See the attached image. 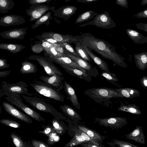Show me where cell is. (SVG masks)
<instances>
[{
	"instance_id": "cell-16",
	"label": "cell",
	"mask_w": 147,
	"mask_h": 147,
	"mask_svg": "<svg viewBox=\"0 0 147 147\" xmlns=\"http://www.w3.org/2000/svg\"><path fill=\"white\" fill-rule=\"evenodd\" d=\"M25 22L24 18L19 15H6L0 18V25L3 26L19 25Z\"/></svg>"
},
{
	"instance_id": "cell-30",
	"label": "cell",
	"mask_w": 147,
	"mask_h": 147,
	"mask_svg": "<svg viewBox=\"0 0 147 147\" xmlns=\"http://www.w3.org/2000/svg\"><path fill=\"white\" fill-rule=\"evenodd\" d=\"M25 48L20 44L13 43H0V49L6 50L13 54L20 52Z\"/></svg>"
},
{
	"instance_id": "cell-52",
	"label": "cell",
	"mask_w": 147,
	"mask_h": 147,
	"mask_svg": "<svg viewBox=\"0 0 147 147\" xmlns=\"http://www.w3.org/2000/svg\"><path fill=\"white\" fill-rule=\"evenodd\" d=\"M141 84L144 88H147V76H143L140 79Z\"/></svg>"
},
{
	"instance_id": "cell-47",
	"label": "cell",
	"mask_w": 147,
	"mask_h": 147,
	"mask_svg": "<svg viewBox=\"0 0 147 147\" xmlns=\"http://www.w3.org/2000/svg\"><path fill=\"white\" fill-rule=\"evenodd\" d=\"M41 41V45L44 49H48L52 47L56 46L59 44H54L49 43L45 41Z\"/></svg>"
},
{
	"instance_id": "cell-19",
	"label": "cell",
	"mask_w": 147,
	"mask_h": 147,
	"mask_svg": "<svg viewBox=\"0 0 147 147\" xmlns=\"http://www.w3.org/2000/svg\"><path fill=\"white\" fill-rule=\"evenodd\" d=\"M80 44L82 48L86 52L90 58L100 69L108 73L110 72L109 70L107 64L104 60L94 54L92 51V50L90 48L81 43Z\"/></svg>"
},
{
	"instance_id": "cell-18",
	"label": "cell",
	"mask_w": 147,
	"mask_h": 147,
	"mask_svg": "<svg viewBox=\"0 0 147 147\" xmlns=\"http://www.w3.org/2000/svg\"><path fill=\"white\" fill-rule=\"evenodd\" d=\"M40 78L44 82L50 84L59 91L64 88V84L62 81L64 80V78L62 76L55 74L50 76H41Z\"/></svg>"
},
{
	"instance_id": "cell-58",
	"label": "cell",
	"mask_w": 147,
	"mask_h": 147,
	"mask_svg": "<svg viewBox=\"0 0 147 147\" xmlns=\"http://www.w3.org/2000/svg\"><path fill=\"white\" fill-rule=\"evenodd\" d=\"M147 4V0H142L141 1V5H142Z\"/></svg>"
},
{
	"instance_id": "cell-32",
	"label": "cell",
	"mask_w": 147,
	"mask_h": 147,
	"mask_svg": "<svg viewBox=\"0 0 147 147\" xmlns=\"http://www.w3.org/2000/svg\"><path fill=\"white\" fill-rule=\"evenodd\" d=\"M98 14L96 12L92 10L85 11L78 16L76 20L75 23L78 24L85 21H89L94 18V16Z\"/></svg>"
},
{
	"instance_id": "cell-11",
	"label": "cell",
	"mask_w": 147,
	"mask_h": 147,
	"mask_svg": "<svg viewBox=\"0 0 147 147\" xmlns=\"http://www.w3.org/2000/svg\"><path fill=\"white\" fill-rule=\"evenodd\" d=\"M55 6L51 7L44 4H36L32 5L26 10L27 15L30 16V22L36 20L49 10L55 9Z\"/></svg>"
},
{
	"instance_id": "cell-36",
	"label": "cell",
	"mask_w": 147,
	"mask_h": 147,
	"mask_svg": "<svg viewBox=\"0 0 147 147\" xmlns=\"http://www.w3.org/2000/svg\"><path fill=\"white\" fill-rule=\"evenodd\" d=\"M107 144L112 147H140L129 142L114 139L112 142H108Z\"/></svg>"
},
{
	"instance_id": "cell-49",
	"label": "cell",
	"mask_w": 147,
	"mask_h": 147,
	"mask_svg": "<svg viewBox=\"0 0 147 147\" xmlns=\"http://www.w3.org/2000/svg\"><path fill=\"white\" fill-rule=\"evenodd\" d=\"M138 18H147V9L140 11L134 15Z\"/></svg>"
},
{
	"instance_id": "cell-26",
	"label": "cell",
	"mask_w": 147,
	"mask_h": 147,
	"mask_svg": "<svg viewBox=\"0 0 147 147\" xmlns=\"http://www.w3.org/2000/svg\"><path fill=\"white\" fill-rule=\"evenodd\" d=\"M134 57L136 67L140 70H145L147 68V52L134 54Z\"/></svg>"
},
{
	"instance_id": "cell-22",
	"label": "cell",
	"mask_w": 147,
	"mask_h": 147,
	"mask_svg": "<svg viewBox=\"0 0 147 147\" xmlns=\"http://www.w3.org/2000/svg\"><path fill=\"white\" fill-rule=\"evenodd\" d=\"M64 90L67 95V98L71 102L73 106L76 108L80 109L81 107L80 103L78 101V98L75 91L71 86L66 81L64 82Z\"/></svg>"
},
{
	"instance_id": "cell-6",
	"label": "cell",
	"mask_w": 147,
	"mask_h": 147,
	"mask_svg": "<svg viewBox=\"0 0 147 147\" xmlns=\"http://www.w3.org/2000/svg\"><path fill=\"white\" fill-rule=\"evenodd\" d=\"M95 26L98 28L109 29L116 26V24L112 19L109 12L105 11L103 13L98 14L94 17V20L85 24L79 25L84 27L89 25Z\"/></svg>"
},
{
	"instance_id": "cell-50",
	"label": "cell",
	"mask_w": 147,
	"mask_h": 147,
	"mask_svg": "<svg viewBox=\"0 0 147 147\" xmlns=\"http://www.w3.org/2000/svg\"><path fill=\"white\" fill-rule=\"evenodd\" d=\"M128 3L127 0H116V3L117 5H120L125 9L128 8Z\"/></svg>"
},
{
	"instance_id": "cell-31",
	"label": "cell",
	"mask_w": 147,
	"mask_h": 147,
	"mask_svg": "<svg viewBox=\"0 0 147 147\" xmlns=\"http://www.w3.org/2000/svg\"><path fill=\"white\" fill-rule=\"evenodd\" d=\"M22 66L20 69V72L22 74L34 73L38 70L35 65L27 61L22 63Z\"/></svg>"
},
{
	"instance_id": "cell-4",
	"label": "cell",
	"mask_w": 147,
	"mask_h": 147,
	"mask_svg": "<svg viewBox=\"0 0 147 147\" xmlns=\"http://www.w3.org/2000/svg\"><path fill=\"white\" fill-rule=\"evenodd\" d=\"M39 94L58 101H64V96L59 91L48 83L38 81H35L30 84Z\"/></svg>"
},
{
	"instance_id": "cell-48",
	"label": "cell",
	"mask_w": 147,
	"mask_h": 147,
	"mask_svg": "<svg viewBox=\"0 0 147 147\" xmlns=\"http://www.w3.org/2000/svg\"><path fill=\"white\" fill-rule=\"evenodd\" d=\"M135 25L137 29L147 32V24L144 23H136Z\"/></svg>"
},
{
	"instance_id": "cell-38",
	"label": "cell",
	"mask_w": 147,
	"mask_h": 147,
	"mask_svg": "<svg viewBox=\"0 0 147 147\" xmlns=\"http://www.w3.org/2000/svg\"><path fill=\"white\" fill-rule=\"evenodd\" d=\"M15 3L12 0H0V12L7 13L14 7Z\"/></svg>"
},
{
	"instance_id": "cell-59",
	"label": "cell",
	"mask_w": 147,
	"mask_h": 147,
	"mask_svg": "<svg viewBox=\"0 0 147 147\" xmlns=\"http://www.w3.org/2000/svg\"><path fill=\"white\" fill-rule=\"evenodd\" d=\"M2 90H0V99L1 98V96H2Z\"/></svg>"
},
{
	"instance_id": "cell-1",
	"label": "cell",
	"mask_w": 147,
	"mask_h": 147,
	"mask_svg": "<svg viewBox=\"0 0 147 147\" xmlns=\"http://www.w3.org/2000/svg\"><path fill=\"white\" fill-rule=\"evenodd\" d=\"M78 36L80 42L105 58L111 60L123 68L127 67L125 58L115 51L114 47L104 40L98 38L89 33L82 34Z\"/></svg>"
},
{
	"instance_id": "cell-46",
	"label": "cell",
	"mask_w": 147,
	"mask_h": 147,
	"mask_svg": "<svg viewBox=\"0 0 147 147\" xmlns=\"http://www.w3.org/2000/svg\"><path fill=\"white\" fill-rule=\"evenodd\" d=\"M55 0H29L28 3L31 5L36 4H42L44 3H49Z\"/></svg>"
},
{
	"instance_id": "cell-29",
	"label": "cell",
	"mask_w": 147,
	"mask_h": 147,
	"mask_svg": "<svg viewBox=\"0 0 147 147\" xmlns=\"http://www.w3.org/2000/svg\"><path fill=\"white\" fill-rule=\"evenodd\" d=\"M119 111H121L139 115L141 113V111L138 106L134 104L127 103L124 104L121 103L118 109Z\"/></svg>"
},
{
	"instance_id": "cell-13",
	"label": "cell",
	"mask_w": 147,
	"mask_h": 147,
	"mask_svg": "<svg viewBox=\"0 0 147 147\" xmlns=\"http://www.w3.org/2000/svg\"><path fill=\"white\" fill-rule=\"evenodd\" d=\"M69 122L73 127L81 130L86 134L92 140L100 144H101L103 142L105 137L101 135L99 133L93 129H91L84 125L79 124L77 123L72 122L69 120V122L67 120H65Z\"/></svg>"
},
{
	"instance_id": "cell-27",
	"label": "cell",
	"mask_w": 147,
	"mask_h": 147,
	"mask_svg": "<svg viewBox=\"0 0 147 147\" xmlns=\"http://www.w3.org/2000/svg\"><path fill=\"white\" fill-rule=\"evenodd\" d=\"M115 90L120 93L124 97L131 99L138 97L140 94L138 90L131 88H119L115 89Z\"/></svg>"
},
{
	"instance_id": "cell-28",
	"label": "cell",
	"mask_w": 147,
	"mask_h": 147,
	"mask_svg": "<svg viewBox=\"0 0 147 147\" xmlns=\"http://www.w3.org/2000/svg\"><path fill=\"white\" fill-rule=\"evenodd\" d=\"M51 12L48 11L42 16L36 20L34 24L31 25L33 29H35L39 26L44 24L48 26L50 24V20L53 19Z\"/></svg>"
},
{
	"instance_id": "cell-39",
	"label": "cell",
	"mask_w": 147,
	"mask_h": 147,
	"mask_svg": "<svg viewBox=\"0 0 147 147\" xmlns=\"http://www.w3.org/2000/svg\"><path fill=\"white\" fill-rule=\"evenodd\" d=\"M100 76L105 78L108 81L111 83L115 86L119 87H121L122 86L117 84L119 80L116 77V75L115 73H108L104 71L100 74Z\"/></svg>"
},
{
	"instance_id": "cell-34",
	"label": "cell",
	"mask_w": 147,
	"mask_h": 147,
	"mask_svg": "<svg viewBox=\"0 0 147 147\" xmlns=\"http://www.w3.org/2000/svg\"><path fill=\"white\" fill-rule=\"evenodd\" d=\"M75 132V135L71 140L65 145L66 147H74L84 143H88L84 137L77 132Z\"/></svg>"
},
{
	"instance_id": "cell-42",
	"label": "cell",
	"mask_w": 147,
	"mask_h": 147,
	"mask_svg": "<svg viewBox=\"0 0 147 147\" xmlns=\"http://www.w3.org/2000/svg\"><path fill=\"white\" fill-rule=\"evenodd\" d=\"M48 137L47 142L48 144L50 145H54L60 139L59 136L56 132L52 133Z\"/></svg>"
},
{
	"instance_id": "cell-51",
	"label": "cell",
	"mask_w": 147,
	"mask_h": 147,
	"mask_svg": "<svg viewBox=\"0 0 147 147\" xmlns=\"http://www.w3.org/2000/svg\"><path fill=\"white\" fill-rule=\"evenodd\" d=\"M7 62V60L0 58V69L7 68L9 66V65Z\"/></svg>"
},
{
	"instance_id": "cell-41",
	"label": "cell",
	"mask_w": 147,
	"mask_h": 147,
	"mask_svg": "<svg viewBox=\"0 0 147 147\" xmlns=\"http://www.w3.org/2000/svg\"><path fill=\"white\" fill-rule=\"evenodd\" d=\"M0 122L2 124L10 127L19 128L21 127V125L19 123L12 119H1L0 120Z\"/></svg>"
},
{
	"instance_id": "cell-57",
	"label": "cell",
	"mask_w": 147,
	"mask_h": 147,
	"mask_svg": "<svg viewBox=\"0 0 147 147\" xmlns=\"http://www.w3.org/2000/svg\"><path fill=\"white\" fill-rule=\"evenodd\" d=\"M79 2L85 3H91L98 1V0H76Z\"/></svg>"
},
{
	"instance_id": "cell-21",
	"label": "cell",
	"mask_w": 147,
	"mask_h": 147,
	"mask_svg": "<svg viewBox=\"0 0 147 147\" xmlns=\"http://www.w3.org/2000/svg\"><path fill=\"white\" fill-rule=\"evenodd\" d=\"M125 137L127 139L140 144H145V135L141 126H136L135 128L129 133L125 135Z\"/></svg>"
},
{
	"instance_id": "cell-37",
	"label": "cell",
	"mask_w": 147,
	"mask_h": 147,
	"mask_svg": "<svg viewBox=\"0 0 147 147\" xmlns=\"http://www.w3.org/2000/svg\"><path fill=\"white\" fill-rule=\"evenodd\" d=\"M75 44V51L79 57L89 62H91V58L82 48L80 43L79 42H78Z\"/></svg>"
},
{
	"instance_id": "cell-53",
	"label": "cell",
	"mask_w": 147,
	"mask_h": 147,
	"mask_svg": "<svg viewBox=\"0 0 147 147\" xmlns=\"http://www.w3.org/2000/svg\"><path fill=\"white\" fill-rule=\"evenodd\" d=\"M38 39L40 41H46L52 44H59L57 41L52 38H40Z\"/></svg>"
},
{
	"instance_id": "cell-45",
	"label": "cell",
	"mask_w": 147,
	"mask_h": 147,
	"mask_svg": "<svg viewBox=\"0 0 147 147\" xmlns=\"http://www.w3.org/2000/svg\"><path fill=\"white\" fill-rule=\"evenodd\" d=\"M60 45L62 46L65 49L74 55L78 56V55L77 54L76 51L71 46L69 43L66 42L62 43H60Z\"/></svg>"
},
{
	"instance_id": "cell-56",
	"label": "cell",
	"mask_w": 147,
	"mask_h": 147,
	"mask_svg": "<svg viewBox=\"0 0 147 147\" xmlns=\"http://www.w3.org/2000/svg\"><path fill=\"white\" fill-rule=\"evenodd\" d=\"M10 72L9 70L0 71V77H6L10 74Z\"/></svg>"
},
{
	"instance_id": "cell-54",
	"label": "cell",
	"mask_w": 147,
	"mask_h": 147,
	"mask_svg": "<svg viewBox=\"0 0 147 147\" xmlns=\"http://www.w3.org/2000/svg\"><path fill=\"white\" fill-rule=\"evenodd\" d=\"M80 145L84 147H99L98 146L90 142L83 143Z\"/></svg>"
},
{
	"instance_id": "cell-24",
	"label": "cell",
	"mask_w": 147,
	"mask_h": 147,
	"mask_svg": "<svg viewBox=\"0 0 147 147\" xmlns=\"http://www.w3.org/2000/svg\"><path fill=\"white\" fill-rule=\"evenodd\" d=\"M126 31L130 38L137 44H142L147 43V37L134 30L127 29Z\"/></svg>"
},
{
	"instance_id": "cell-17",
	"label": "cell",
	"mask_w": 147,
	"mask_h": 147,
	"mask_svg": "<svg viewBox=\"0 0 147 147\" xmlns=\"http://www.w3.org/2000/svg\"><path fill=\"white\" fill-rule=\"evenodd\" d=\"M27 28H20L3 31L0 33L2 38L7 39H23L27 34Z\"/></svg>"
},
{
	"instance_id": "cell-60",
	"label": "cell",
	"mask_w": 147,
	"mask_h": 147,
	"mask_svg": "<svg viewBox=\"0 0 147 147\" xmlns=\"http://www.w3.org/2000/svg\"><path fill=\"white\" fill-rule=\"evenodd\" d=\"M1 106L0 105V115L1 113Z\"/></svg>"
},
{
	"instance_id": "cell-12",
	"label": "cell",
	"mask_w": 147,
	"mask_h": 147,
	"mask_svg": "<svg viewBox=\"0 0 147 147\" xmlns=\"http://www.w3.org/2000/svg\"><path fill=\"white\" fill-rule=\"evenodd\" d=\"M37 39L52 38L56 40L59 44L64 42L75 43L79 42L78 36L75 37L69 34H63L52 32H45L37 36Z\"/></svg>"
},
{
	"instance_id": "cell-23",
	"label": "cell",
	"mask_w": 147,
	"mask_h": 147,
	"mask_svg": "<svg viewBox=\"0 0 147 147\" xmlns=\"http://www.w3.org/2000/svg\"><path fill=\"white\" fill-rule=\"evenodd\" d=\"M59 65L69 74L88 82H91V77L82 71L68 66Z\"/></svg>"
},
{
	"instance_id": "cell-14",
	"label": "cell",
	"mask_w": 147,
	"mask_h": 147,
	"mask_svg": "<svg viewBox=\"0 0 147 147\" xmlns=\"http://www.w3.org/2000/svg\"><path fill=\"white\" fill-rule=\"evenodd\" d=\"M2 104L5 111L10 115L27 123H32V120L28 115L19 111L11 104L3 102Z\"/></svg>"
},
{
	"instance_id": "cell-33",
	"label": "cell",
	"mask_w": 147,
	"mask_h": 147,
	"mask_svg": "<svg viewBox=\"0 0 147 147\" xmlns=\"http://www.w3.org/2000/svg\"><path fill=\"white\" fill-rule=\"evenodd\" d=\"M59 120L55 117L52 120V123L56 132L63 135L65 133L67 128L64 123Z\"/></svg>"
},
{
	"instance_id": "cell-3",
	"label": "cell",
	"mask_w": 147,
	"mask_h": 147,
	"mask_svg": "<svg viewBox=\"0 0 147 147\" xmlns=\"http://www.w3.org/2000/svg\"><path fill=\"white\" fill-rule=\"evenodd\" d=\"M21 96L32 107L39 110L50 113L59 120H65L66 117L51 105L41 99L35 97L22 95Z\"/></svg>"
},
{
	"instance_id": "cell-20",
	"label": "cell",
	"mask_w": 147,
	"mask_h": 147,
	"mask_svg": "<svg viewBox=\"0 0 147 147\" xmlns=\"http://www.w3.org/2000/svg\"><path fill=\"white\" fill-rule=\"evenodd\" d=\"M47 57L50 58L53 62L58 64H61L77 69L82 71L88 75L86 70L81 68L70 58L65 55L55 57Z\"/></svg>"
},
{
	"instance_id": "cell-5",
	"label": "cell",
	"mask_w": 147,
	"mask_h": 147,
	"mask_svg": "<svg viewBox=\"0 0 147 147\" xmlns=\"http://www.w3.org/2000/svg\"><path fill=\"white\" fill-rule=\"evenodd\" d=\"M5 99L11 104L20 109L34 119L39 121L45 122V119L41 115L25 105L22 101L20 94L15 93H7Z\"/></svg>"
},
{
	"instance_id": "cell-7",
	"label": "cell",
	"mask_w": 147,
	"mask_h": 147,
	"mask_svg": "<svg viewBox=\"0 0 147 147\" xmlns=\"http://www.w3.org/2000/svg\"><path fill=\"white\" fill-rule=\"evenodd\" d=\"M26 59L36 61L44 68L46 73L50 76L55 74L59 76L63 75L62 73L55 65L53 63L52 61L48 57L32 55L29 56Z\"/></svg>"
},
{
	"instance_id": "cell-25",
	"label": "cell",
	"mask_w": 147,
	"mask_h": 147,
	"mask_svg": "<svg viewBox=\"0 0 147 147\" xmlns=\"http://www.w3.org/2000/svg\"><path fill=\"white\" fill-rule=\"evenodd\" d=\"M60 108L62 111L74 121L81 123V117L73 108L66 105L60 106Z\"/></svg>"
},
{
	"instance_id": "cell-43",
	"label": "cell",
	"mask_w": 147,
	"mask_h": 147,
	"mask_svg": "<svg viewBox=\"0 0 147 147\" xmlns=\"http://www.w3.org/2000/svg\"><path fill=\"white\" fill-rule=\"evenodd\" d=\"M40 133L43 134L48 137L52 133L56 132L53 125L45 126L43 130L38 131Z\"/></svg>"
},
{
	"instance_id": "cell-8",
	"label": "cell",
	"mask_w": 147,
	"mask_h": 147,
	"mask_svg": "<svg viewBox=\"0 0 147 147\" xmlns=\"http://www.w3.org/2000/svg\"><path fill=\"white\" fill-rule=\"evenodd\" d=\"M1 86L3 92L2 96L7 93H15L19 94H25L32 96L33 94L28 92V85L23 81H20L15 83L10 84L6 82H2Z\"/></svg>"
},
{
	"instance_id": "cell-61",
	"label": "cell",
	"mask_w": 147,
	"mask_h": 147,
	"mask_svg": "<svg viewBox=\"0 0 147 147\" xmlns=\"http://www.w3.org/2000/svg\"></svg>"
},
{
	"instance_id": "cell-44",
	"label": "cell",
	"mask_w": 147,
	"mask_h": 147,
	"mask_svg": "<svg viewBox=\"0 0 147 147\" xmlns=\"http://www.w3.org/2000/svg\"><path fill=\"white\" fill-rule=\"evenodd\" d=\"M31 145L34 147H51L48 144L43 142L35 139L31 141Z\"/></svg>"
},
{
	"instance_id": "cell-55",
	"label": "cell",
	"mask_w": 147,
	"mask_h": 147,
	"mask_svg": "<svg viewBox=\"0 0 147 147\" xmlns=\"http://www.w3.org/2000/svg\"><path fill=\"white\" fill-rule=\"evenodd\" d=\"M55 49L56 51L58 52L61 53H64V48L60 45V44L55 47Z\"/></svg>"
},
{
	"instance_id": "cell-35",
	"label": "cell",
	"mask_w": 147,
	"mask_h": 147,
	"mask_svg": "<svg viewBox=\"0 0 147 147\" xmlns=\"http://www.w3.org/2000/svg\"><path fill=\"white\" fill-rule=\"evenodd\" d=\"M10 137L13 144L16 147H33L32 145L29 144L27 142H24L21 137L16 134L14 132H12Z\"/></svg>"
},
{
	"instance_id": "cell-15",
	"label": "cell",
	"mask_w": 147,
	"mask_h": 147,
	"mask_svg": "<svg viewBox=\"0 0 147 147\" xmlns=\"http://www.w3.org/2000/svg\"><path fill=\"white\" fill-rule=\"evenodd\" d=\"M77 10V8L75 7L67 5L61 7L57 10L54 9L52 11L55 16L67 21L75 13Z\"/></svg>"
},
{
	"instance_id": "cell-2",
	"label": "cell",
	"mask_w": 147,
	"mask_h": 147,
	"mask_svg": "<svg viewBox=\"0 0 147 147\" xmlns=\"http://www.w3.org/2000/svg\"><path fill=\"white\" fill-rule=\"evenodd\" d=\"M84 93L97 103L105 107L113 104L111 102L113 99L124 97L115 89L106 87L88 89Z\"/></svg>"
},
{
	"instance_id": "cell-40",
	"label": "cell",
	"mask_w": 147,
	"mask_h": 147,
	"mask_svg": "<svg viewBox=\"0 0 147 147\" xmlns=\"http://www.w3.org/2000/svg\"><path fill=\"white\" fill-rule=\"evenodd\" d=\"M55 47L56 46L52 47L48 49L43 48V51L44 52V55L47 57H55L64 55L63 54H61L57 52L55 49Z\"/></svg>"
},
{
	"instance_id": "cell-10",
	"label": "cell",
	"mask_w": 147,
	"mask_h": 147,
	"mask_svg": "<svg viewBox=\"0 0 147 147\" xmlns=\"http://www.w3.org/2000/svg\"><path fill=\"white\" fill-rule=\"evenodd\" d=\"M64 55L70 58L81 68L86 70L91 77H96L99 75L97 69L95 66L90 64L79 57L76 56L64 48Z\"/></svg>"
},
{
	"instance_id": "cell-9",
	"label": "cell",
	"mask_w": 147,
	"mask_h": 147,
	"mask_svg": "<svg viewBox=\"0 0 147 147\" xmlns=\"http://www.w3.org/2000/svg\"><path fill=\"white\" fill-rule=\"evenodd\" d=\"M94 123L112 129H119L127 124V119L123 117H115L99 118L96 117Z\"/></svg>"
}]
</instances>
